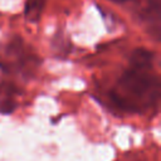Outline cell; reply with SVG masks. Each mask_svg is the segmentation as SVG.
Segmentation results:
<instances>
[{"label": "cell", "mask_w": 161, "mask_h": 161, "mask_svg": "<svg viewBox=\"0 0 161 161\" xmlns=\"http://www.w3.org/2000/svg\"><path fill=\"white\" fill-rule=\"evenodd\" d=\"M19 89L10 83L0 84V113H11L16 107V94Z\"/></svg>", "instance_id": "obj_3"}, {"label": "cell", "mask_w": 161, "mask_h": 161, "mask_svg": "<svg viewBox=\"0 0 161 161\" xmlns=\"http://www.w3.org/2000/svg\"><path fill=\"white\" fill-rule=\"evenodd\" d=\"M155 54L147 49L138 48L130 57V65L142 67V68H152Z\"/></svg>", "instance_id": "obj_5"}, {"label": "cell", "mask_w": 161, "mask_h": 161, "mask_svg": "<svg viewBox=\"0 0 161 161\" xmlns=\"http://www.w3.org/2000/svg\"><path fill=\"white\" fill-rule=\"evenodd\" d=\"M111 1H114V3H126V1H130V0H111Z\"/></svg>", "instance_id": "obj_7"}, {"label": "cell", "mask_w": 161, "mask_h": 161, "mask_svg": "<svg viewBox=\"0 0 161 161\" xmlns=\"http://www.w3.org/2000/svg\"><path fill=\"white\" fill-rule=\"evenodd\" d=\"M6 57L11 59L13 65L11 68L16 72H30L34 70L38 64L39 59L25 47L21 39H14L6 47Z\"/></svg>", "instance_id": "obj_2"}, {"label": "cell", "mask_w": 161, "mask_h": 161, "mask_svg": "<svg viewBox=\"0 0 161 161\" xmlns=\"http://www.w3.org/2000/svg\"><path fill=\"white\" fill-rule=\"evenodd\" d=\"M160 18H161L160 0H150L146 10L143 11V19L151 26V34L156 39H158L160 35Z\"/></svg>", "instance_id": "obj_4"}, {"label": "cell", "mask_w": 161, "mask_h": 161, "mask_svg": "<svg viewBox=\"0 0 161 161\" xmlns=\"http://www.w3.org/2000/svg\"><path fill=\"white\" fill-rule=\"evenodd\" d=\"M45 6V0H26L25 1V8H24V14L28 21L30 23H36Z\"/></svg>", "instance_id": "obj_6"}, {"label": "cell", "mask_w": 161, "mask_h": 161, "mask_svg": "<svg viewBox=\"0 0 161 161\" xmlns=\"http://www.w3.org/2000/svg\"><path fill=\"white\" fill-rule=\"evenodd\" d=\"M112 103L126 112L145 113L156 109L160 99V80L152 68L130 65L109 92Z\"/></svg>", "instance_id": "obj_1"}]
</instances>
